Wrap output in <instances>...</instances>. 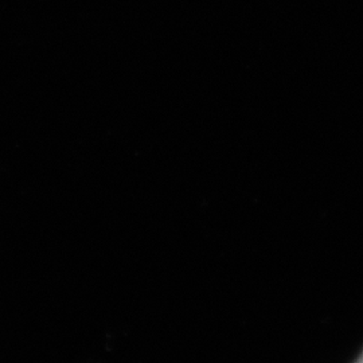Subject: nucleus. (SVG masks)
<instances>
[{"mask_svg":"<svg viewBox=\"0 0 363 363\" xmlns=\"http://www.w3.org/2000/svg\"><path fill=\"white\" fill-rule=\"evenodd\" d=\"M355 363H363V352H362V355H361V357H359V358H358V361H357V362Z\"/></svg>","mask_w":363,"mask_h":363,"instance_id":"nucleus-1","label":"nucleus"}]
</instances>
